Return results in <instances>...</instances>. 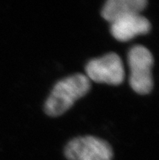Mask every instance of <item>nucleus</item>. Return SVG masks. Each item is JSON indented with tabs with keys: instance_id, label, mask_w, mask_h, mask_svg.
<instances>
[{
	"instance_id": "obj_3",
	"label": "nucleus",
	"mask_w": 159,
	"mask_h": 160,
	"mask_svg": "<svg viewBox=\"0 0 159 160\" xmlns=\"http://www.w3.org/2000/svg\"><path fill=\"white\" fill-rule=\"evenodd\" d=\"M68 160H112V147L108 142L93 136L79 137L68 142L64 150Z\"/></svg>"
},
{
	"instance_id": "obj_6",
	"label": "nucleus",
	"mask_w": 159,
	"mask_h": 160,
	"mask_svg": "<svg viewBox=\"0 0 159 160\" xmlns=\"http://www.w3.org/2000/svg\"><path fill=\"white\" fill-rule=\"evenodd\" d=\"M148 5V0H107L102 10V16L111 23L121 16L141 14Z\"/></svg>"
},
{
	"instance_id": "obj_5",
	"label": "nucleus",
	"mask_w": 159,
	"mask_h": 160,
	"mask_svg": "<svg viewBox=\"0 0 159 160\" xmlns=\"http://www.w3.org/2000/svg\"><path fill=\"white\" fill-rule=\"evenodd\" d=\"M112 36L119 42H127L136 36L146 34L151 29V24L141 14H129L121 16L111 23Z\"/></svg>"
},
{
	"instance_id": "obj_2",
	"label": "nucleus",
	"mask_w": 159,
	"mask_h": 160,
	"mask_svg": "<svg viewBox=\"0 0 159 160\" xmlns=\"http://www.w3.org/2000/svg\"><path fill=\"white\" fill-rule=\"evenodd\" d=\"M127 60L130 68L129 84L132 89L142 95L150 93L153 87V57L151 52L146 47L137 45L129 51Z\"/></svg>"
},
{
	"instance_id": "obj_1",
	"label": "nucleus",
	"mask_w": 159,
	"mask_h": 160,
	"mask_svg": "<svg viewBox=\"0 0 159 160\" xmlns=\"http://www.w3.org/2000/svg\"><path fill=\"white\" fill-rule=\"evenodd\" d=\"M90 81L85 75L77 73L57 82L45 103V112L57 117L70 109L78 99L90 90Z\"/></svg>"
},
{
	"instance_id": "obj_4",
	"label": "nucleus",
	"mask_w": 159,
	"mask_h": 160,
	"mask_svg": "<svg viewBox=\"0 0 159 160\" xmlns=\"http://www.w3.org/2000/svg\"><path fill=\"white\" fill-rule=\"evenodd\" d=\"M85 72L88 79L97 83L119 85L124 81L123 61L115 53L90 60L85 66Z\"/></svg>"
}]
</instances>
